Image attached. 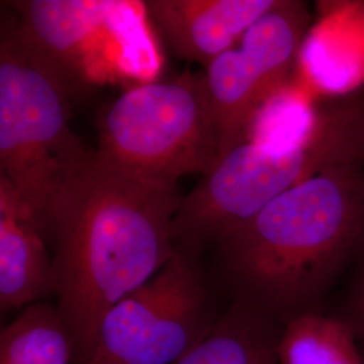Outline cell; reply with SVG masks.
Here are the masks:
<instances>
[{"mask_svg":"<svg viewBox=\"0 0 364 364\" xmlns=\"http://www.w3.org/2000/svg\"><path fill=\"white\" fill-rule=\"evenodd\" d=\"M181 198L177 185L135 176L95 150L66 182L53 213V263L73 362H88L105 314L176 252L171 224Z\"/></svg>","mask_w":364,"mask_h":364,"instance_id":"1","label":"cell"},{"mask_svg":"<svg viewBox=\"0 0 364 364\" xmlns=\"http://www.w3.org/2000/svg\"><path fill=\"white\" fill-rule=\"evenodd\" d=\"M363 168L301 182L221 239L219 270L235 301L287 323L316 311L363 242Z\"/></svg>","mask_w":364,"mask_h":364,"instance_id":"2","label":"cell"},{"mask_svg":"<svg viewBox=\"0 0 364 364\" xmlns=\"http://www.w3.org/2000/svg\"><path fill=\"white\" fill-rule=\"evenodd\" d=\"M344 166H364L363 97L321 109L304 144L277 150L243 142L219 158L182 196L171 224L176 248L198 258L293 186Z\"/></svg>","mask_w":364,"mask_h":364,"instance_id":"3","label":"cell"},{"mask_svg":"<svg viewBox=\"0 0 364 364\" xmlns=\"http://www.w3.org/2000/svg\"><path fill=\"white\" fill-rule=\"evenodd\" d=\"M70 95L21 37L14 15L0 28V177L13 186L43 236L66 182L92 151L73 132Z\"/></svg>","mask_w":364,"mask_h":364,"instance_id":"4","label":"cell"},{"mask_svg":"<svg viewBox=\"0 0 364 364\" xmlns=\"http://www.w3.org/2000/svg\"><path fill=\"white\" fill-rule=\"evenodd\" d=\"M30 49L65 85L70 97L119 81H154L161 54L144 1H7Z\"/></svg>","mask_w":364,"mask_h":364,"instance_id":"5","label":"cell"},{"mask_svg":"<svg viewBox=\"0 0 364 364\" xmlns=\"http://www.w3.org/2000/svg\"><path fill=\"white\" fill-rule=\"evenodd\" d=\"M99 130L96 156L150 181L177 185L220 158L204 72L135 85L107 107Z\"/></svg>","mask_w":364,"mask_h":364,"instance_id":"6","label":"cell"},{"mask_svg":"<svg viewBox=\"0 0 364 364\" xmlns=\"http://www.w3.org/2000/svg\"><path fill=\"white\" fill-rule=\"evenodd\" d=\"M218 321L198 258L176 248L153 278L105 314L85 364H174Z\"/></svg>","mask_w":364,"mask_h":364,"instance_id":"7","label":"cell"},{"mask_svg":"<svg viewBox=\"0 0 364 364\" xmlns=\"http://www.w3.org/2000/svg\"><path fill=\"white\" fill-rule=\"evenodd\" d=\"M311 19L305 1L278 0L232 49L205 68L220 158L245 142L260 108L289 85L311 33Z\"/></svg>","mask_w":364,"mask_h":364,"instance_id":"8","label":"cell"},{"mask_svg":"<svg viewBox=\"0 0 364 364\" xmlns=\"http://www.w3.org/2000/svg\"><path fill=\"white\" fill-rule=\"evenodd\" d=\"M278 0H146L151 26L182 60L207 66Z\"/></svg>","mask_w":364,"mask_h":364,"instance_id":"9","label":"cell"},{"mask_svg":"<svg viewBox=\"0 0 364 364\" xmlns=\"http://www.w3.org/2000/svg\"><path fill=\"white\" fill-rule=\"evenodd\" d=\"M57 293L53 257L31 213L0 177V306H30Z\"/></svg>","mask_w":364,"mask_h":364,"instance_id":"10","label":"cell"},{"mask_svg":"<svg viewBox=\"0 0 364 364\" xmlns=\"http://www.w3.org/2000/svg\"><path fill=\"white\" fill-rule=\"evenodd\" d=\"M272 323L235 301L208 335L174 364H274L279 338Z\"/></svg>","mask_w":364,"mask_h":364,"instance_id":"11","label":"cell"},{"mask_svg":"<svg viewBox=\"0 0 364 364\" xmlns=\"http://www.w3.org/2000/svg\"><path fill=\"white\" fill-rule=\"evenodd\" d=\"M279 364H364L352 326L317 311L287 321L277 346Z\"/></svg>","mask_w":364,"mask_h":364,"instance_id":"12","label":"cell"},{"mask_svg":"<svg viewBox=\"0 0 364 364\" xmlns=\"http://www.w3.org/2000/svg\"><path fill=\"white\" fill-rule=\"evenodd\" d=\"M73 343L57 308L38 302L1 331L0 364H69Z\"/></svg>","mask_w":364,"mask_h":364,"instance_id":"13","label":"cell"},{"mask_svg":"<svg viewBox=\"0 0 364 364\" xmlns=\"http://www.w3.org/2000/svg\"><path fill=\"white\" fill-rule=\"evenodd\" d=\"M320 117L321 109H316L302 92L287 85L258 111L245 142L277 150L289 149L308 141Z\"/></svg>","mask_w":364,"mask_h":364,"instance_id":"14","label":"cell"},{"mask_svg":"<svg viewBox=\"0 0 364 364\" xmlns=\"http://www.w3.org/2000/svg\"><path fill=\"white\" fill-rule=\"evenodd\" d=\"M344 320L352 326L358 338L364 341V273L352 293L350 316Z\"/></svg>","mask_w":364,"mask_h":364,"instance_id":"15","label":"cell"}]
</instances>
